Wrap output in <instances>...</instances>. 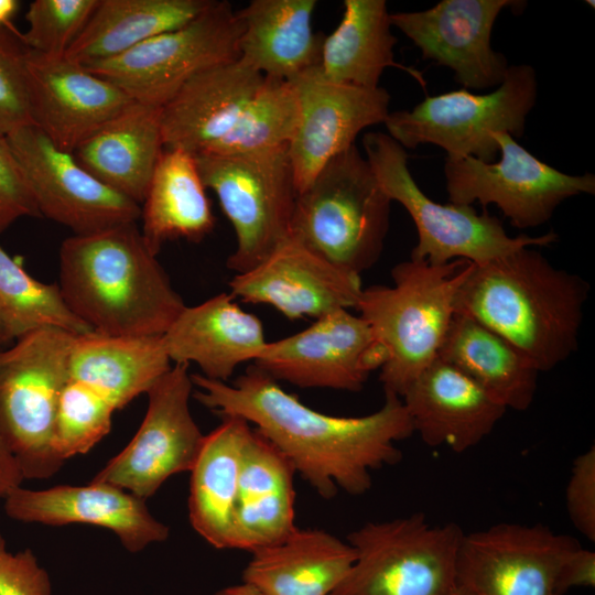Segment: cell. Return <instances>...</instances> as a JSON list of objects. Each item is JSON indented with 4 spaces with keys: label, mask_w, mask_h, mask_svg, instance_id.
I'll list each match as a JSON object with an SVG mask.
<instances>
[{
    "label": "cell",
    "mask_w": 595,
    "mask_h": 595,
    "mask_svg": "<svg viewBox=\"0 0 595 595\" xmlns=\"http://www.w3.org/2000/svg\"><path fill=\"white\" fill-rule=\"evenodd\" d=\"M193 397L219 416H239L256 425L323 498L338 489L367 493L371 472L402 458L396 443L413 433L400 397L385 392L377 411L336 416L316 411L286 392L277 380L251 366L231 385L192 374Z\"/></svg>",
    "instance_id": "1"
},
{
    "label": "cell",
    "mask_w": 595,
    "mask_h": 595,
    "mask_svg": "<svg viewBox=\"0 0 595 595\" xmlns=\"http://www.w3.org/2000/svg\"><path fill=\"white\" fill-rule=\"evenodd\" d=\"M589 284L555 268L530 247L472 264L455 299V312L493 329L541 371L566 360L578 346Z\"/></svg>",
    "instance_id": "2"
},
{
    "label": "cell",
    "mask_w": 595,
    "mask_h": 595,
    "mask_svg": "<svg viewBox=\"0 0 595 595\" xmlns=\"http://www.w3.org/2000/svg\"><path fill=\"white\" fill-rule=\"evenodd\" d=\"M58 286L82 322L109 336H162L185 306L136 223L66 238Z\"/></svg>",
    "instance_id": "3"
},
{
    "label": "cell",
    "mask_w": 595,
    "mask_h": 595,
    "mask_svg": "<svg viewBox=\"0 0 595 595\" xmlns=\"http://www.w3.org/2000/svg\"><path fill=\"white\" fill-rule=\"evenodd\" d=\"M472 264L458 259L432 266L409 259L391 270L392 285L363 288L355 309L385 351L379 376L385 392L402 398L437 357Z\"/></svg>",
    "instance_id": "4"
},
{
    "label": "cell",
    "mask_w": 595,
    "mask_h": 595,
    "mask_svg": "<svg viewBox=\"0 0 595 595\" xmlns=\"http://www.w3.org/2000/svg\"><path fill=\"white\" fill-rule=\"evenodd\" d=\"M391 199L354 144L331 159L298 194L290 237L360 275L380 258Z\"/></svg>",
    "instance_id": "5"
},
{
    "label": "cell",
    "mask_w": 595,
    "mask_h": 595,
    "mask_svg": "<svg viewBox=\"0 0 595 595\" xmlns=\"http://www.w3.org/2000/svg\"><path fill=\"white\" fill-rule=\"evenodd\" d=\"M76 335L32 331L0 350V440L24 479H46L65 463L55 445L58 401Z\"/></svg>",
    "instance_id": "6"
},
{
    "label": "cell",
    "mask_w": 595,
    "mask_h": 595,
    "mask_svg": "<svg viewBox=\"0 0 595 595\" xmlns=\"http://www.w3.org/2000/svg\"><path fill=\"white\" fill-rule=\"evenodd\" d=\"M365 156L388 197L408 212L418 232L410 259L442 266L454 260L482 264L518 249L549 246L558 240L550 231L539 237H511L501 221L472 205L440 204L426 196L412 177L405 149L388 133L363 138Z\"/></svg>",
    "instance_id": "7"
},
{
    "label": "cell",
    "mask_w": 595,
    "mask_h": 595,
    "mask_svg": "<svg viewBox=\"0 0 595 595\" xmlns=\"http://www.w3.org/2000/svg\"><path fill=\"white\" fill-rule=\"evenodd\" d=\"M537 97L534 68L511 65L502 83L488 94L459 89L428 96L412 109L389 112L383 123L404 149L434 144L448 158L472 156L491 163L499 154L495 134L521 137Z\"/></svg>",
    "instance_id": "8"
},
{
    "label": "cell",
    "mask_w": 595,
    "mask_h": 595,
    "mask_svg": "<svg viewBox=\"0 0 595 595\" xmlns=\"http://www.w3.org/2000/svg\"><path fill=\"white\" fill-rule=\"evenodd\" d=\"M464 536L453 522L424 513L367 522L347 537L355 561L331 595H450Z\"/></svg>",
    "instance_id": "9"
},
{
    "label": "cell",
    "mask_w": 595,
    "mask_h": 595,
    "mask_svg": "<svg viewBox=\"0 0 595 595\" xmlns=\"http://www.w3.org/2000/svg\"><path fill=\"white\" fill-rule=\"evenodd\" d=\"M194 158L205 187L216 194L235 231L236 248L226 266L244 273L290 235L299 192L288 145Z\"/></svg>",
    "instance_id": "10"
},
{
    "label": "cell",
    "mask_w": 595,
    "mask_h": 595,
    "mask_svg": "<svg viewBox=\"0 0 595 595\" xmlns=\"http://www.w3.org/2000/svg\"><path fill=\"white\" fill-rule=\"evenodd\" d=\"M240 34L241 22L231 3L213 0L185 25L85 67L132 100L162 108L195 75L237 61Z\"/></svg>",
    "instance_id": "11"
},
{
    "label": "cell",
    "mask_w": 595,
    "mask_h": 595,
    "mask_svg": "<svg viewBox=\"0 0 595 595\" xmlns=\"http://www.w3.org/2000/svg\"><path fill=\"white\" fill-rule=\"evenodd\" d=\"M499 161L445 158L450 203L494 204L519 229L539 227L571 196L595 193V175H571L542 162L507 132H497Z\"/></svg>",
    "instance_id": "12"
},
{
    "label": "cell",
    "mask_w": 595,
    "mask_h": 595,
    "mask_svg": "<svg viewBox=\"0 0 595 595\" xmlns=\"http://www.w3.org/2000/svg\"><path fill=\"white\" fill-rule=\"evenodd\" d=\"M187 364H174L147 392L144 419L129 444L93 478L147 499L173 475L191 472L205 435L190 409Z\"/></svg>",
    "instance_id": "13"
},
{
    "label": "cell",
    "mask_w": 595,
    "mask_h": 595,
    "mask_svg": "<svg viewBox=\"0 0 595 595\" xmlns=\"http://www.w3.org/2000/svg\"><path fill=\"white\" fill-rule=\"evenodd\" d=\"M40 215L86 235L136 223L139 204L86 171L34 125L7 134Z\"/></svg>",
    "instance_id": "14"
},
{
    "label": "cell",
    "mask_w": 595,
    "mask_h": 595,
    "mask_svg": "<svg viewBox=\"0 0 595 595\" xmlns=\"http://www.w3.org/2000/svg\"><path fill=\"white\" fill-rule=\"evenodd\" d=\"M170 368L162 336L76 335L60 404L91 423L110 426L117 410L147 393Z\"/></svg>",
    "instance_id": "15"
},
{
    "label": "cell",
    "mask_w": 595,
    "mask_h": 595,
    "mask_svg": "<svg viewBox=\"0 0 595 595\" xmlns=\"http://www.w3.org/2000/svg\"><path fill=\"white\" fill-rule=\"evenodd\" d=\"M383 363L385 351L366 321L338 310L294 335L268 342L253 366L301 388L359 391Z\"/></svg>",
    "instance_id": "16"
},
{
    "label": "cell",
    "mask_w": 595,
    "mask_h": 595,
    "mask_svg": "<svg viewBox=\"0 0 595 595\" xmlns=\"http://www.w3.org/2000/svg\"><path fill=\"white\" fill-rule=\"evenodd\" d=\"M578 541L549 527L501 522L464 533L456 560V582L478 595H566L558 570Z\"/></svg>",
    "instance_id": "17"
},
{
    "label": "cell",
    "mask_w": 595,
    "mask_h": 595,
    "mask_svg": "<svg viewBox=\"0 0 595 595\" xmlns=\"http://www.w3.org/2000/svg\"><path fill=\"white\" fill-rule=\"evenodd\" d=\"M512 0H442L430 9L390 13L424 60L451 68L465 89L498 87L508 71L504 54L491 47V32L500 12L519 6Z\"/></svg>",
    "instance_id": "18"
},
{
    "label": "cell",
    "mask_w": 595,
    "mask_h": 595,
    "mask_svg": "<svg viewBox=\"0 0 595 595\" xmlns=\"http://www.w3.org/2000/svg\"><path fill=\"white\" fill-rule=\"evenodd\" d=\"M318 66L291 82L299 98L300 122L288 149L299 193L331 159L354 145L364 129L385 122L390 112L385 88L334 83Z\"/></svg>",
    "instance_id": "19"
},
{
    "label": "cell",
    "mask_w": 595,
    "mask_h": 595,
    "mask_svg": "<svg viewBox=\"0 0 595 595\" xmlns=\"http://www.w3.org/2000/svg\"><path fill=\"white\" fill-rule=\"evenodd\" d=\"M229 288L234 298L270 305L290 320L355 309L363 290L360 275L290 236L262 262L236 273Z\"/></svg>",
    "instance_id": "20"
},
{
    "label": "cell",
    "mask_w": 595,
    "mask_h": 595,
    "mask_svg": "<svg viewBox=\"0 0 595 595\" xmlns=\"http://www.w3.org/2000/svg\"><path fill=\"white\" fill-rule=\"evenodd\" d=\"M26 78L32 125L68 153L133 101L84 65L29 48Z\"/></svg>",
    "instance_id": "21"
},
{
    "label": "cell",
    "mask_w": 595,
    "mask_h": 595,
    "mask_svg": "<svg viewBox=\"0 0 595 595\" xmlns=\"http://www.w3.org/2000/svg\"><path fill=\"white\" fill-rule=\"evenodd\" d=\"M3 500L4 511L13 520L97 526L112 531L131 553L169 537V527L151 515L144 499L105 483L91 480L84 486L61 485L39 490L19 486Z\"/></svg>",
    "instance_id": "22"
},
{
    "label": "cell",
    "mask_w": 595,
    "mask_h": 595,
    "mask_svg": "<svg viewBox=\"0 0 595 595\" xmlns=\"http://www.w3.org/2000/svg\"><path fill=\"white\" fill-rule=\"evenodd\" d=\"M264 76L239 60L191 78L161 108L164 149L216 154L241 120Z\"/></svg>",
    "instance_id": "23"
},
{
    "label": "cell",
    "mask_w": 595,
    "mask_h": 595,
    "mask_svg": "<svg viewBox=\"0 0 595 595\" xmlns=\"http://www.w3.org/2000/svg\"><path fill=\"white\" fill-rule=\"evenodd\" d=\"M414 432L429 446L465 452L491 433L507 409L436 357L401 398Z\"/></svg>",
    "instance_id": "24"
},
{
    "label": "cell",
    "mask_w": 595,
    "mask_h": 595,
    "mask_svg": "<svg viewBox=\"0 0 595 595\" xmlns=\"http://www.w3.org/2000/svg\"><path fill=\"white\" fill-rule=\"evenodd\" d=\"M231 293L184 306L162 335L174 364H196L204 377L227 382L236 368L255 360L268 340L261 321L244 311Z\"/></svg>",
    "instance_id": "25"
},
{
    "label": "cell",
    "mask_w": 595,
    "mask_h": 595,
    "mask_svg": "<svg viewBox=\"0 0 595 595\" xmlns=\"http://www.w3.org/2000/svg\"><path fill=\"white\" fill-rule=\"evenodd\" d=\"M294 473L291 462L252 429L241 459L230 549L252 553L296 528Z\"/></svg>",
    "instance_id": "26"
},
{
    "label": "cell",
    "mask_w": 595,
    "mask_h": 595,
    "mask_svg": "<svg viewBox=\"0 0 595 595\" xmlns=\"http://www.w3.org/2000/svg\"><path fill=\"white\" fill-rule=\"evenodd\" d=\"M163 150L161 108L133 100L72 154L101 183L140 205Z\"/></svg>",
    "instance_id": "27"
},
{
    "label": "cell",
    "mask_w": 595,
    "mask_h": 595,
    "mask_svg": "<svg viewBox=\"0 0 595 595\" xmlns=\"http://www.w3.org/2000/svg\"><path fill=\"white\" fill-rule=\"evenodd\" d=\"M315 0H252L241 22L239 61L264 77L292 82L321 63L323 35L314 33Z\"/></svg>",
    "instance_id": "28"
},
{
    "label": "cell",
    "mask_w": 595,
    "mask_h": 595,
    "mask_svg": "<svg viewBox=\"0 0 595 595\" xmlns=\"http://www.w3.org/2000/svg\"><path fill=\"white\" fill-rule=\"evenodd\" d=\"M354 548L321 529L295 528L251 553L242 582L266 595H331L349 572Z\"/></svg>",
    "instance_id": "29"
},
{
    "label": "cell",
    "mask_w": 595,
    "mask_h": 595,
    "mask_svg": "<svg viewBox=\"0 0 595 595\" xmlns=\"http://www.w3.org/2000/svg\"><path fill=\"white\" fill-rule=\"evenodd\" d=\"M437 357L470 378L506 409L527 410L540 371L506 338L475 318L454 314Z\"/></svg>",
    "instance_id": "30"
},
{
    "label": "cell",
    "mask_w": 595,
    "mask_h": 595,
    "mask_svg": "<svg viewBox=\"0 0 595 595\" xmlns=\"http://www.w3.org/2000/svg\"><path fill=\"white\" fill-rule=\"evenodd\" d=\"M205 435L191 469L188 518L193 529L212 547L230 549L238 482L250 423L239 416H221Z\"/></svg>",
    "instance_id": "31"
},
{
    "label": "cell",
    "mask_w": 595,
    "mask_h": 595,
    "mask_svg": "<svg viewBox=\"0 0 595 595\" xmlns=\"http://www.w3.org/2000/svg\"><path fill=\"white\" fill-rule=\"evenodd\" d=\"M336 29L323 37L320 71L334 83L363 88L379 87L388 67L409 73L422 86L423 75L394 61L397 43L385 0H344Z\"/></svg>",
    "instance_id": "32"
},
{
    "label": "cell",
    "mask_w": 595,
    "mask_h": 595,
    "mask_svg": "<svg viewBox=\"0 0 595 595\" xmlns=\"http://www.w3.org/2000/svg\"><path fill=\"white\" fill-rule=\"evenodd\" d=\"M141 208L143 240L153 255L174 239L198 242L215 226V217L195 158L164 149Z\"/></svg>",
    "instance_id": "33"
},
{
    "label": "cell",
    "mask_w": 595,
    "mask_h": 595,
    "mask_svg": "<svg viewBox=\"0 0 595 595\" xmlns=\"http://www.w3.org/2000/svg\"><path fill=\"white\" fill-rule=\"evenodd\" d=\"M213 0H99L65 57L84 66L121 55L198 17Z\"/></svg>",
    "instance_id": "34"
},
{
    "label": "cell",
    "mask_w": 595,
    "mask_h": 595,
    "mask_svg": "<svg viewBox=\"0 0 595 595\" xmlns=\"http://www.w3.org/2000/svg\"><path fill=\"white\" fill-rule=\"evenodd\" d=\"M0 309L14 340L40 328H57L73 335L93 332L68 309L58 284L31 277L1 246Z\"/></svg>",
    "instance_id": "35"
},
{
    "label": "cell",
    "mask_w": 595,
    "mask_h": 595,
    "mask_svg": "<svg viewBox=\"0 0 595 595\" xmlns=\"http://www.w3.org/2000/svg\"><path fill=\"white\" fill-rule=\"evenodd\" d=\"M300 122L291 82L264 77L236 129L216 154L247 153L289 145Z\"/></svg>",
    "instance_id": "36"
},
{
    "label": "cell",
    "mask_w": 595,
    "mask_h": 595,
    "mask_svg": "<svg viewBox=\"0 0 595 595\" xmlns=\"http://www.w3.org/2000/svg\"><path fill=\"white\" fill-rule=\"evenodd\" d=\"M99 0H35L26 11L24 45L46 56H65Z\"/></svg>",
    "instance_id": "37"
},
{
    "label": "cell",
    "mask_w": 595,
    "mask_h": 595,
    "mask_svg": "<svg viewBox=\"0 0 595 595\" xmlns=\"http://www.w3.org/2000/svg\"><path fill=\"white\" fill-rule=\"evenodd\" d=\"M26 53L21 32L13 24L0 26V133L6 136L32 123Z\"/></svg>",
    "instance_id": "38"
},
{
    "label": "cell",
    "mask_w": 595,
    "mask_h": 595,
    "mask_svg": "<svg viewBox=\"0 0 595 595\" xmlns=\"http://www.w3.org/2000/svg\"><path fill=\"white\" fill-rule=\"evenodd\" d=\"M565 506L575 529L595 540V447L578 455L565 488Z\"/></svg>",
    "instance_id": "39"
},
{
    "label": "cell",
    "mask_w": 595,
    "mask_h": 595,
    "mask_svg": "<svg viewBox=\"0 0 595 595\" xmlns=\"http://www.w3.org/2000/svg\"><path fill=\"white\" fill-rule=\"evenodd\" d=\"M25 216L41 215L7 136L0 133V232Z\"/></svg>",
    "instance_id": "40"
},
{
    "label": "cell",
    "mask_w": 595,
    "mask_h": 595,
    "mask_svg": "<svg viewBox=\"0 0 595 595\" xmlns=\"http://www.w3.org/2000/svg\"><path fill=\"white\" fill-rule=\"evenodd\" d=\"M0 595H52L47 571L31 549L11 552L0 533Z\"/></svg>",
    "instance_id": "41"
},
{
    "label": "cell",
    "mask_w": 595,
    "mask_h": 595,
    "mask_svg": "<svg viewBox=\"0 0 595 595\" xmlns=\"http://www.w3.org/2000/svg\"><path fill=\"white\" fill-rule=\"evenodd\" d=\"M556 585L563 594L572 587H594L595 552L582 545L569 552L559 566Z\"/></svg>",
    "instance_id": "42"
},
{
    "label": "cell",
    "mask_w": 595,
    "mask_h": 595,
    "mask_svg": "<svg viewBox=\"0 0 595 595\" xmlns=\"http://www.w3.org/2000/svg\"><path fill=\"white\" fill-rule=\"evenodd\" d=\"M24 480L22 473L0 440V498H4L10 491L21 486Z\"/></svg>",
    "instance_id": "43"
},
{
    "label": "cell",
    "mask_w": 595,
    "mask_h": 595,
    "mask_svg": "<svg viewBox=\"0 0 595 595\" xmlns=\"http://www.w3.org/2000/svg\"><path fill=\"white\" fill-rule=\"evenodd\" d=\"M214 595H266L256 586L242 582L217 591Z\"/></svg>",
    "instance_id": "44"
},
{
    "label": "cell",
    "mask_w": 595,
    "mask_h": 595,
    "mask_svg": "<svg viewBox=\"0 0 595 595\" xmlns=\"http://www.w3.org/2000/svg\"><path fill=\"white\" fill-rule=\"evenodd\" d=\"M20 2L17 0H0V26H10L11 19L17 13Z\"/></svg>",
    "instance_id": "45"
},
{
    "label": "cell",
    "mask_w": 595,
    "mask_h": 595,
    "mask_svg": "<svg viewBox=\"0 0 595 595\" xmlns=\"http://www.w3.org/2000/svg\"><path fill=\"white\" fill-rule=\"evenodd\" d=\"M11 340L14 342L13 336L10 332L4 314L0 309V347Z\"/></svg>",
    "instance_id": "46"
},
{
    "label": "cell",
    "mask_w": 595,
    "mask_h": 595,
    "mask_svg": "<svg viewBox=\"0 0 595 595\" xmlns=\"http://www.w3.org/2000/svg\"><path fill=\"white\" fill-rule=\"evenodd\" d=\"M450 595H478V594L470 586L457 582Z\"/></svg>",
    "instance_id": "47"
}]
</instances>
